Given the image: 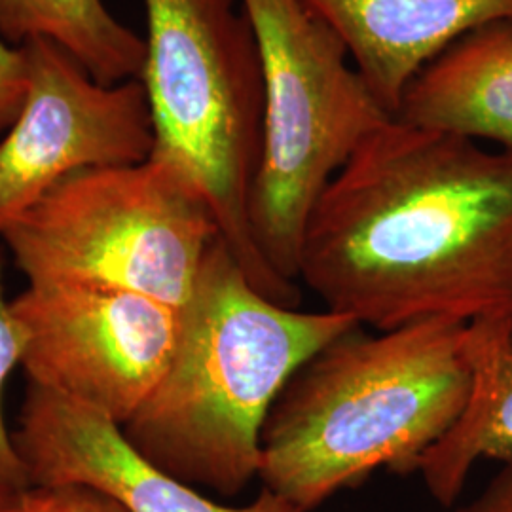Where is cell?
Returning <instances> with one entry per match:
<instances>
[{"mask_svg": "<svg viewBox=\"0 0 512 512\" xmlns=\"http://www.w3.org/2000/svg\"><path fill=\"white\" fill-rule=\"evenodd\" d=\"M465 329L450 319L355 327L313 355L264 425L262 488L310 512L380 467L418 473L471 395Z\"/></svg>", "mask_w": 512, "mask_h": 512, "instance_id": "cell-3", "label": "cell"}, {"mask_svg": "<svg viewBox=\"0 0 512 512\" xmlns=\"http://www.w3.org/2000/svg\"><path fill=\"white\" fill-rule=\"evenodd\" d=\"M61 512H128L107 495L84 486H63L50 490Z\"/></svg>", "mask_w": 512, "mask_h": 512, "instance_id": "cell-17", "label": "cell"}, {"mask_svg": "<svg viewBox=\"0 0 512 512\" xmlns=\"http://www.w3.org/2000/svg\"><path fill=\"white\" fill-rule=\"evenodd\" d=\"M298 281L378 332L512 319V152L387 120L313 207Z\"/></svg>", "mask_w": 512, "mask_h": 512, "instance_id": "cell-1", "label": "cell"}, {"mask_svg": "<svg viewBox=\"0 0 512 512\" xmlns=\"http://www.w3.org/2000/svg\"><path fill=\"white\" fill-rule=\"evenodd\" d=\"M361 327L336 311H300L258 293L222 238L181 308L162 382L122 425L152 465L194 488L238 497L260 471L262 431L294 374Z\"/></svg>", "mask_w": 512, "mask_h": 512, "instance_id": "cell-2", "label": "cell"}, {"mask_svg": "<svg viewBox=\"0 0 512 512\" xmlns=\"http://www.w3.org/2000/svg\"><path fill=\"white\" fill-rule=\"evenodd\" d=\"M471 395L458 421L420 461L425 490L454 507L480 459H512V319H482L465 329Z\"/></svg>", "mask_w": 512, "mask_h": 512, "instance_id": "cell-12", "label": "cell"}, {"mask_svg": "<svg viewBox=\"0 0 512 512\" xmlns=\"http://www.w3.org/2000/svg\"><path fill=\"white\" fill-rule=\"evenodd\" d=\"M29 384L124 425L162 382L181 310L145 294L27 285L10 300Z\"/></svg>", "mask_w": 512, "mask_h": 512, "instance_id": "cell-7", "label": "cell"}, {"mask_svg": "<svg viewBox=\"0 0 512 512\" xmlns=\"http://www.w3.org/2000/svg\"><path fill=\"white\" fill-rule=\"evenodd\" d=\"M450 512H512V459L501 465L480 494Z\"/></svg>", "mask_w": 512, "mask_h": 512, "instance_id": "cell-16", "label": "cell"}, {"mask_svg": "<svg viewBox=\"0 0 512 512\" xmlns=\"http://www.w3.org/2000/svg\"><path fill=\"white\" fill-rule=\"evenodd\" d=\"M393 118L512 152V19L475 27L425 63Z\"/></svg>", "mask_w": 512, "mask_h": 512, "instance_id": "cell-11", "label": "cell"}, {"mask_svg": "<svg viewBox=\"0 0 512 512\" xmlns=\"http://www.w3.org/2000/svg\"><path fill=\"white\" fill-rule=\"evenodd\" d=\"M145 67L154 129L150 158L194 184L220 238L258 293L296 308L300 289L275 274L251 226L262 139V61L241 0H143Z\"/></svg>", "mask_w": 512, "mask_h": 512, "instance_id": "cell-4", "label": "cell"}, {"mask_svg": "<svg viewBox=\"0 0 512 512\" xmlns=\"http://www.w3.org/2000/svg\"><path fill=\"white\" fill-rule=\"evenodd\" d=\"M27 95L0 139V236L76 173L147 162L154 129L141 80L103 84L50 40L21 44Z\"/></svg>", "mask_w": 512, "mask_h": 512, "instance_id": "cell-8", "label": "cell"}, {"mask_svg": "<svg viewBox=\"0 0 512 512\" xmlns=\"http://www.w3.org/2000/svg\"><path fill=\"white\" fill-rule=\"evenodd\" d=\"M262 61V139L251 192L256 245L298 285L313 207L366 139L393 116L342 40L302 0H241Z\"/></svg>", "mask_w": 512, "mask_h": 512, "instance_id": "cell-5", "label": "cell"}, {"mask_svg": "<svg viewBox=\"0 0 512 512\" xmlns=\"http://www.w3.org/2000/svg\"><path fill=\"white\" fill-rule=\"evenodd\" d=\"M23 336L10 308L4 285V262L0 260V492L27 494L33 490L27 465L19 454L14 433L4 420V387L10 374L21 366Z\"/></svg>", "mask_w": 512, "mask_h": 512, "instance_id": "cell-14", "label": "cell"}, {"mask_svg": "<svg viewBox=\"0 0 512 512\" xmlns=\"http://www.w3.org/2000/svg\"><path fill=\"white\" fill-rule=\"evenodd\" d=\"M0 37L16 46L50 40L103 84L139 80L147 55L145 38L103 0H0Z\"/></svg>", "mask_w": 512, "mask_h": 512, "instance_id": "cell-13", "label": "cell"}, {"mask_svg": "<svg viewBox=\"0 0 512 512\" xmlns=\"http://www.w3.org/2000/svg\"><path fill=\"white\" fill-rule=\"evenodd\" d=\"M23 494H10V492H0V512L16 511L21 503Z\"/></svg>", "mask_w": 512, "mask_h": 512, "instance_id": "cell-18", "label": "cell"}, {"mask_svg": "<svg viewBox=\"0 0 512 512\" xmlns=\"http://www.w3.org/2000/svg\"><path fill=\"white\" fill-rule=\"evenodd\" d=\"M346 46L393 116L425 63L484 23L512 19V0H302Z\"/></svg>", "mask_w": 512, "mask_h": 512, "instance_id": "cell-10", "label": "cell"}, {"mask_svg": "<svg viewBox=\"0 0 512 512\" xmlns=\"http://www.w3.org/2000/svg\"><path fill=\"white\" fill-rule=\"evenodd\" d=\"M14 440L38 490L84 486L128 512H304L268 488L247 505H222L143 458L116 421L38 385L29 384Z\"/></svg>", "mask_w": 512, "mask_h": 512, "instance_id": "cell-9", "label": "cell"}, {"mask_svg": "<svg viewBox=\"0 0 512 512\" xmlns=\"http://www.w3.org/2000/svg\"><path fill=\"white\" fill-rule=\"evenodd\" d=\"M29 73L23 46L0 37V133L14 124L27 95Z\"/></svg>", "mask_w": 512, "mask_h": 512, "instance_id": "cell-15", "label": "cell"}, {"mask_svg": "<svg viewBox=\"0 0 512 512\" xmlns=\"http://www.w3.org/2000/svg\"><path fill=\"white\" fill-rule=\"evenodd\" d=\"M219 238L200 190L148 158L61 181L0 241L29 285L128 291L181 310Z\"/></svg>", "mask_w": 512, "mask_h": 512, "instance_id": "cell-6", "label": "cell"}]
</instances>
